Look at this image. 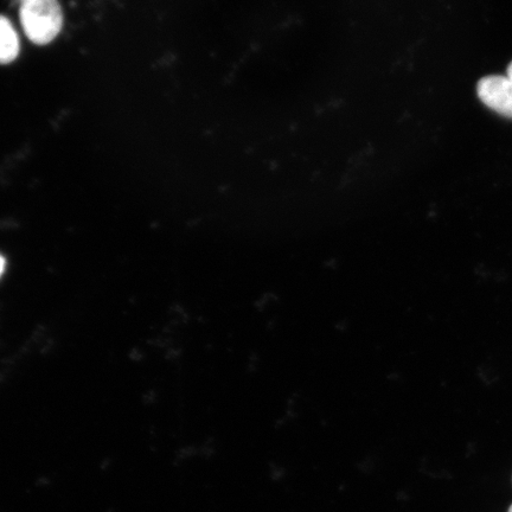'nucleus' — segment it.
Segmentation results:
<instances>
[{
    "label": "nucleus",
    "instance_id": "obj_1",
    "mask_svg": "<svg viewBox=\"0 0 512 512\" xmlns=\"http://www.w3.org/2000/svg\"><path fill=\"white\" fill-rule=\"evenodd\" d=\"M19 10L25 35L31 42L44 46L60 34L63 15L57 0H21Z\"/></svg>",
    "mask_w": 512,
    "mask_h": 512
},
{
    "label": "nucleus",
    "instance_id": "obj_2",
    "mask_svg": "<svg viewBox=\"0 0 512 512\" xmlns=\"http://www.w3.org/2000/svg\"><path fill=\"white\" fill-rule=\"evenodd\" d=\"M477 94L484 105L512 119V81L508 76L490 75L478 82Z\"/></svg>",
    "mask_w": 512,
    "mask_h": 512
},
{
    "label": "nucleus",
    "instance_id": "obj_3",
    "mask_svg": "<svg viewBox=\"0 0 512 512\" xmlns=\"http://www.w3.org/2000/svg\"><path fill=\"white\" fill-rule=\"evenodd\" d=\"M19 54L18 35L8 18L0 16V64H8Z\"/></svg>",
    "mask_w": 512,
    "mask_h": 512
},
{
    "label": "nucleus",
    "instance_id": "obj_4",
    "mask_svg": "<svg viewBox=\"0 0 512 512\" xmlns=\"http://www.w3.org/2000/svg\"><path fill=\"white\" fill-rule=\"evenodd\" d=\"M6 262L2 255H0V277H2L5 271Z\"/></svg>",
    "mask_w": 512,
    "mask_h": 512
},
{
    "label": "nucleus",
    "instance_id": "obj_5",
    "mask_svg": "<svg viewBox=\"0 0 512 512\" xmlns=\"http://www.w3.org/2000/svg\"><path fill=\"white\" fill-rule=\"evenodd\" d=\"M507 76L512 81V62L509 64Z\"/></svg>",
    "mask_w": 512,
    "mask_h": 512
},
{
    "label": "nucleus",
    "instance_id": "obj_6",
    "mask_svg": "<svg viewBox=\"0 0 512 512\" xmlns=\"http://www.w3.org/2000/svg\"><path fill=\"white\" fill-rule=\"evenodd\" d=\"M508 512H512V504H511V507L509 508V511Z\"/></svg>",
    "mask_w": 512,
    "mask_h": 512
}]
</instances>
